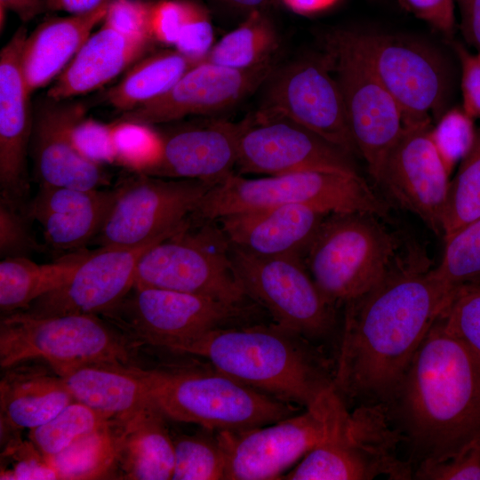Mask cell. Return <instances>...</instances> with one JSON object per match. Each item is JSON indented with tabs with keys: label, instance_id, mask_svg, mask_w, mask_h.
<instances>
[{
	"label": "cell",
	"instance_id": "1",
	"mask_svg": "<svg viewBox=\"0 0 480 480\" xmlns=\"http://www.w3.org/2000/svg\"><path fill=\"white\" fill-rule=\"evenodd\" d=\"M452 292L432 269H392L376 286L346 305L333 370L344 399L394 402L409 367Z\"/></svg>",
	"mask_w": 480,
	"mask_h": 480
},
{
	"label": "cell",
	"instance_id": "2",
	"mask_svg": "<svg viewBox=\"0 0 480 480\" xmlns=\"http://www.w3.org/2000/svg\"><path fill=\"white\" fill-rule=\"evenodd\" d=\"M402 431L420 460L444 459L480 437V354L439 317L394 400Z\"/></svg>",
	"mask_w": 480,
	"mask_h": 480
},
{
	"label": "cell",
	"instance_id": "3",
	"mask_svg": "<svg viewBox=\"0 0 480 480\" xmlns=\"http://www.w3.org/2000/svg\"><path fill=\"white\" fill-rule=\"evenodd\" d=\"M178 352L201 356L232 379L304 409L333 386V373L310 340L275 323L217 328Z\"/></svg>",
	"mask_w": 480,
	"mask_h": 480
},
{
	"label": "cell",
	"instance_id": "4",
	"mask_svg": "<svg viewBox=\"0 0 480 480\" xmlns=\"http://www.w3.org/2000/svg\"><path fill=\"white\" fill-rule=\"evenodd\" d=\"M141 372L149 400L166 419L203 428L236 431L261 427L297 414L301 408L248 387L211 364Z\"/></svg>",
	"mask_w": 480,
	"mask_h": 480
},
{
	"label": "cell",
	"instance_id": "5",
	"mask_svg": "<svg viewBox=\"0 0 480 480\" xmlns=\"http://www.w3.org/2000/svg\"><path fill=\"white\" fill-rule=\"evenodd\" d=\"M286 204L306 205L328 214L384 218L388 213V204L359 173L308 170L261 178L233 173L204 195L189 219L216 220L241 211Z\"/></svg>",
	"mask_w": 480,
	"mask_h": 480
},
{
	"label": "cell",
	"instance_id": "6",
	"mask_svg": "<svg viewBox=\"0 0 480 480\" xmlns=\"http://www.w3.org/2000/svg\"><path fill=\"white\" fill-rule=\"evenodd\" d=\"M403 440L400 428L390 424L386 404L366 403L349 412L339 397L323 440L281 479H411L412 468L397 452Z\"/></svg>",
	"mask_w": 480,
	"mask_h": 480
},
{
	"label": "cell",
	"instance_id": "7",
	"mask_svg": "<svg viewBox=\"0 0 480 480\" xmlns=\"http://www.w3.org/2000/svg\"><path fill=\"white\" fill-rule=\"evenodd\" d=\"M136 346L93 314L35 316L17 311L0 322L2 370L30 359L49 364L60 375L84 364L132 365Z\"/></svg>",
	"mask_w": 480,
	"mask_h": 480
},
{
	"label": "cell",
	"instance_id": "8",
	"mask_svg": "<svg viewBox=\"0 0 480 480\" xmlns=\"http://www.w3.org/2000/svg\"><path fill=\"white\" fill-rule=\"evenodd\" d=\"M368 213H332L322 222L302 260L333 306L364 295L392 270L396 243Z\"/></svg>",
	"mask_w": 480,
	"mask_h": 480
},
{
	"label": "cell",
	"instance_id": "9",
	"mask_svg": "<svg viewBox=\"0 0 480 480\" xmlns=\"http://www.w3.org/2000/svg\"><path fill=\"white\" fill-rule=\"evenodd\" d=\"M356 55L400 107L404 125L431 123L448 108L446 61L431 46L397 35L335 28L327 32Z\"/></svg>",
	"mask_w": 480,
	"mask_h": 480
},
{
	"label": "cell",
	"instance_id": "10",
	"mask_svg": "<svg viewBox=\"0 0 480 480\" xmlns=\"http://www.w3.org/2000/svg\"><path fill=\"white\" fill-rule=\"evenodd\" d=\"M190 221L141 255L136 287L161 288L245 305L248 299L236 272L229 244L215 220Z\"/></svg>",
	"mask_w": 480,
	"mask_h": 480
},
{
	"label": "cell",
	"instance_id": "11",
	"mask_svg": "<svg viewBox=\"0 0 480 480\" xmlns=\"http://www.w3.org/2000/svg\"><path fill=\"white\" fill-rule=\"evenodd\" d=\"M252 307L154 287H136L103 315L137 345L178 352L209 331L248 324Z\"/></svg>",
	"mask_w": 480,
	"mask_h": 480
},
{
	"label": "cell",
	"instance_id": "12",
	"mask_svg": "<svg viewBox=\"0 0 480 480\" xmlns=\"http://www.w3.org/2000/svg\"><path fill=\"white\" fill-rule=\"evenodd\" d=\"M213 186L135 173L120 183L121 192L94 240L100 248H134L162 241L188 223Z\"/></svg>",
	"mask_w": 480,
	"mask_h": 480
},
{
	"label": "cell",
	"instance_id": "13",
	"mask_svg": "<svg viewBox=\"0 0 480 480\" xmlns=\"http://www.w3.org/2000/svg\"><path fill=\"white\" fill-rule=\"evenodd\" d=\"M236 272L248 298L264 308L273 323L311 340L334 324V306L320 292L302 257H260L229 245Z\"/></svg>",
	"mask_w": 480,
	"mask_h": 480
},
{
	"label": "cell",
	"instance_id": "14",
	"mask_svg": "<svg viewBox=\"0 0 480 480\" xmlns=\"http://www.w3.org/2000/svg\"><path fill=\"white\" fill-rule=\"evenodd\" d=\"M337 397L332 386L302 413L261 427L218 431L226 453L225 480L281 479L323 440Z\"/></svg>",
	"mask_w": 480,
	"mask_h": 480
},
{
	"label": "cell",
	"instance_id": "15",
	"mask_svg": "<svg viewBox=\"0 0 480 480\" xmlns=\"http://www.w3.org/2000/svg\"><path fill=\"white\" fill-rule=\"evenodd\" d=\"M238 174L278 175L308 170L359 173L353 156L270 108L239 122Z\"/></svg>",
	"mask_w": 480,
	"mask_h": 480
},
{
	"label": "cell",
	"instance_id": "16",
	"mask_svg": "<svg viewBox=\"0 0 480 480\" xmlns=\"http://www.w3.org/2000/svg\"><path fill=\"white\" fill-rule=\"evenodd\" d=\"M324 46V55L342 93L357 153L374 180L404 130L402 110L368 67L328 33Z\"/></svg>",
	"mask_w": 480,
	"mask_h": 480
},
{
	"label": "cell",
	"instance_id": "17",
	"mask_svg": "<svg viewBox=\"0 0 480 480\" xmlns=\"http://www.w3.org/2000/svg\"><path fill=\"white\" fill-rule=\"evenodd\" d=\"M262 108L276 110L350 155H358L341 91L324 55L275 69Z\"/></svg>",
	"mask_w": 480,
	"mask_h": 480
},
{
	"label": "cell",
	"instance_id": "18",
	"mask_svg": "<svg viewBox=\"0 0 480 480\" xmlns=\"http://www.w3.org/2000/svg\"><path fill=\"white\" fill-rule=\"evenodd\" d=\"M431 123L404 125L374 181L399 206L442 234L450 171L430 135Z\"/></svg>",
	"mask_w": 480,
	"mask_h": 480
},
{
	"label": "cell",
	"instance_id": "19",
	"mask_svg": "<svg viewBox=\"0 0 480 480\" xmlns=\"http://www.w3.org/2000/svg\"><path fill=\"white\" fill-rule=\"evenodd\" d=\"M274 64L273 59L252 68L235 69L204 60L164 94L124 112L117 120L152 125L228 109L266 83L276 69Z\"/></svg>",
	"mask_w": 480,
	"mask_h": 480
},
{
	"label": "cell",
	"instance_id": "20",
	"mask_svg": "<svg viewBox=\"0 0 480 480\" xmlns=\"http://www.w3.org/2000/svg\"><path fill=\"white\" fill-rule=\"evenodd\" d=\"M156 243L90 252L66 284L21 311L35 316L108 313L133 289L139 260Z\"/></svg>",
	"mask_w": 480,
	"mask_h": 480
},
{
	"label": "cell",
	"instance_id": "21",
	"mask_svg": "<svg viewBox=\"0 0 480 480\" xmlns=\"http://www.w3.org/2000/svg\"><path fill=\"white\" fill-rule=\"evenodd\" d=\"M33 112L29 151L39 185L93 189L109 184L103 166L83 157L72 142V129L86 113L82 102L45 96Z\"/></svg>",
	"mask_w": 480,
	"mask_h": 480
},
{
	"label": "cell",
	"instance_id": "22",
	"mask_svg": "<svg viewBox=\"0 0 480 480\" xmlns=\"http://www.w3.org/2000/svg\"><path fill=\"white\" fill-rule=\"evenodd\" d=\"M27 29L19 28L0 52L1 198L20 204L29 191L28 155L34 112L22 69Z\"/></svg>",
	"mask_w": 480,
	"mask_h": 480
},
{
	"label": "cell",
	"instance_id": "23",
	"mask_svg": "<svg viewBox=\"0 0 480 480\" xmlns=\"http://www.w3.org/2000/svg\"><path fill=\"white\" fill-rule=\"evenodd\" d=\"M328 213L301 204L256 208L217 219L230 246L260 257H302Z\"/></svg>",
	"mask_w": 480,
	"mask_h": 480
},
{
	"label": "cell",
	"instance_id": "24",
	"mask_svg": "<svg viewBox=\"0 0 480 480\" xmlns=\"http://www.w3.org/2000/svg\"><path fill=\"white\" fill-rule=\"evenodd\" d=\"M120 192V184L93 189L39 185L24 212L52 248L76 250L96 238Z\"/></svg>",
	"mask_w": 480,
	"mask_h": 480
},
{
	"label": "cell",
	"instance_id": "25",
	"mask_svg": "<svg viewBox=\"0 0 480 480\" xmlns=\"http://www.w3.org/2000/svg\"><path fill=\"white\" fill-rule=\"evenodd\" d=\"M239 132V122L218 120L164 136L163 156L149 175L217 185L236 168Z\"/></svg>",
	"mask_w": 480,
	"mask_h": 480
},
{
	"label": "cell",
	"instance_id": "26",
	"mask_svg": "<svg viewBox=\"0 0 480 480\" xmlns=\"http://www.w3.org/2000/svg\"><path fill=\"white\" fill-rule=\"evenodd\" d=\"M3 372L1 432L35 428L75 401L64 379L42 360L21 361Z\"/></svg>",
	"mask_w": 480,
	"mask_h": 480
},
{
	"label": "cell",
	"instance_id": "27",
	"mask_svg": "<svg viewBox=\"0 0 480 480\" xmlns=\"http://www.w3.org/2000/svg\"><path fill=\"white\" fill-rule=\"evenodd\" d=\"M150 44L102 23L58 76L46 96L62 100L100 88L141 59Z\"/></svg>",
	"mask_w": 480,
	"mask_h": 480
},
{
	"label": "cell",
	"instance_id": "28",
	"mask_svg": "<svg viewBox=\"0 0 480 480\" xmlns=\"http://www.w3.org/2000/svg\"><path fill=\"white\" fill-rule=\"evenodd\" d=\"M111 0L93 11L47 20L25 39L21 69L28 92L48 84L65 69L103 21Z\"/></svg>",
	"mask_w": 480,
	"mask_h": 480
},
{
	"label": "cell",
	"instance_id": "29",
	"mask_svg": "<svg viewBox=\"0 0 480 480\" xmlns=\"http://www.w3.org/2000/svg\"><path fill=\"white\" fill-rule=\"evenodd\" d=\"M118 472L124 479H172L174 447L166 417L150 401L126 419H115Z\"/></svg>",
	"mask_w": 480,
	"mask_h": 480
},
{
	"label": "cell",
	"instance_id": "30",
	"mask_svg": "<svg viewBox=\"0 0 480 480\" xmlns=\"http://www.w3.org/2000/svg\"><path fill=\"white\" fill-rule=\"evenodd\" d=\"M76 401L107 418L126 419L150 402L141 369L92 364L60 375Z\"/></svg>",
	"mask_w": 480,
	"mask_h": 480
},
{
	"label": "cell",
	"instance_id": "31",
	"mask_svg": "<svg viewBox=\"0 0 480 480\" xmlns=\"http://www.w3.org/2000/svg\"><path fill=\"white\" fill-rule=\"evenodd\" d=\"M90 252H76L51 263L28 257H9L0 262V309L4 315L21 311L66 284Z\"/></svg>",
	"mask_w": 480,
	"mask_h": 480
},
{
	"label": "cell",
	"instance_id": "32",
	"mask_svg": "<svg viewBox=\"0 0 480 480\" xmlns=\"http://www.w3.org/2000/svg\"><path fill=\"white\" fill-rule=\"evenodd\" d=\"M195 65L176 49L142 57L107 92L106 99L123 113L132 110L164 94Z\"/></svg>",
	"mask_w": 480,
	"mask_h": 480
},
{
	"label": "cell",
	"instance_id": "33",
	"mask_svg": "<svg viewBox=\"0 0 480 480\" xmlns=\"http://www.w3.org/2000/svg\"><path fill=\"white\" fill-rule=\"evenodd\" d=\"M279 37L268 10L250 13L213 44L205 61L247 69L274 59Z\"/></svg>",
	"mask_w": 480,
	"mask_h": 480
},
{
	"label": "cell",
	"instance_id": "34",
	"mask_svg": "<svg viewBox=\"0 0 480 480\" xmlns=\"http://www.w3.org/2000/svg\"><path fill=\"white\" fill-rule=\"evenodd\" d=\"M60 479L91 480L116 476L118 441L116 420L81 437L48 459Z\"/></svg>",
	"mask_w": 480,
	"mask_h": 480
},
{
	"label": "cell",
	"instance_id": "35",
	"mask_svg": "<svg viewBox=\"0 0 480 480\" xmlns=\"http://www.w3.org/2000/svg\"><path fill=\"white\" fill-rule=\"evenodd\" d=\"M172 480H224L226 453L218 431L204 428L195 435L172 438Z\"/></svg>",
	"mask_w": 480,
	"mask_h": 480
},
{
	"label": "cell",
	"instance_id": "36",
	"mask_svg": "<svg viewBox=\"0 0 480 480\" xmlns=\"http://www.w3.org/2000/svg\"><path fill=\"white\" fill-rule=\"evenodd\" d=\"M111 420L75 400L47 422L29 429L28 437L49 459L81 437L108 425Z\"/></svg>",
	"mask_w": 480,
	"mask_h": 480
},
{
	"label": "cell",
	"instance_id": "37",
	"mask_svg": "<svg viewBox=\"0 0 480 480\" xmlns=\"http://www.w3.org/2000/svg\"><path fill=\"white\" fill-rule=\"evenodd\" d=\"M480 217V129L450 181L442 220L444 238Z\"/></svg>",
	"mask_w": 480,
	"mask_h": 480
},
{
	"label": "cell",
	"instance_id": "38",
	"mask_svg": "<svg viewBox=\"0 0 480 480\" xmlns=\"http://www.w3.org/2000/svg\"><path fill=\"white\" fill-rule=\"evenodd\" d=\"M444 250L434 275L451 292L480 281V217L444 237Z\"/></svg>",
	"mask_w": 480,
	"mask_h": 480
},
{
	"label": "cell",
	"instance_id": "39",
	"mask_svg": "<svg viewBox=\"0 0 480 480\" xmlns=\"http://www.w3.org/2000/svg\"><path fill=\"white\" fill-rule=\"evenodd\" d=\"M116 164L133 173L149 175L164 152V135L151 125L116 120L112 123Z\"/></svg>",
	"mask_w": 480,
	"mask_h": 480
},
{
	"label": "cell",
	"instance_id": "40",
	"mask_svg": "<svg viewBox=\"0 0 480 480\" xmlns=\"http://www.w3.org/2000/svg\"><path fill=\"white\" fill-rule=\"evenodd\" d=\"M474 120L462 107H453L448 108L431 126V139L450 172L475 142L477 130Z\"/></svg>",
	"mask_w": 480,
	"mask_h": 480
},
{
	"label": "cell",
	"instance_id": "41",
	"mask_svg": "<svg viewBox=\"0 0 480 480\" xmlns=\"http://www.w3.org/2000/svg\"><path fill=\"white\" fill-rule=\"evenodd\" d=\"M439 320L448 332L480 354V281L456 288Z\"/></svg>",
	"mask_w": 480,
	"mask_h": 480
},
{
	"label": "cell",
	"instance_id": "42",
	"mask_svg": "<svg viewBox=\"0 0 480 480\" xmlns=\"http://www.w3.org/2000/svg\"><path fill=\"white\" fill-rule=\"evenodd\" d=\"M2 447L0 479H60L48 459L30 440L24 441L16 434Z\"/></svg>",
	"mask_w": 480,
	"mask_h": 480
},
{
	"label": "cell",
	"instance_id": "43",
	"mask_svg": "<svg viewBox=\"0 0 480 480\" xmlns=\"http://www.w3.org/2000/svg\"><path fill=\"white\" fill-rule=\"evenodd\" d=\"M422 480H480V437L442 460H424L413 472Z\"/></svg>",
	"mask_w": 480,
	"mask_h": 480
},
{
	"label": "cell",
	"instance_id": "44",
	"mask_svg": "<svg viewBox=\"0 0 480 480\" xmlns=\"http://www.w3.org/2000/svg\"><path fill=\"white\" fill-rule=\"evenodd\" d=\"M20 204L0 198V256L28 257L43 246L35 238L29 218L20 210Z\"/></svg>",
	"mask_w": 480,
	"mask_h": 480
},
{
	"label": "cell",
	"instance_id": "45",
	"mask_svg": "<svg viewBox=\"0 0 480 480\" xmlns=\"http://www.w3.org/2000/svg\"><path fill=\"white\" fill-rule=\"evenodd\" d=\"M214 32L208 9L196 0H188L185 21L174 44L175 49L198 64L213 46Z\"/></svg>",
	"mask_w": 480,
	"mask_h": 480
},
{
	"label": "cell",
	"instance_id": "46",
	"mask_svg": "<svg viewBox=\"0 0 480 480\" xmlns=\"http://www.w3.org/2000/svg\"><path fill=\"white\" fill-rule=\"evenodd\" d=\"M154 0H111L103 24L132 39L153 42Z\"/></svg>",
	"mask_w": 480,
	"mask_h": 480
},
{
	"label": "cell",
	"instance_id": "47",
	"mask_svg": "<svg viewBox=\"0 0 480 480\" xmlns=\"http://www.w3.org/2000/svg\"><path fill=\"white\" fill-rule=\"evenodd\" d=\"M71 139L77 152L86 160L102 166L116 164L112 123L84 116L74 125Z\"/></svg>",
	"mask_w": 480,
	"mask_h": 480
},
{
	"label": "cell",
	"instance_id": "48",
	"mask_svg": "<svg viewBox=\"0 0 480 480\" xmlns=\"http://www.w3.org/2000/svg\"><path fill=\"white\" fill-rule=\"evenodd\" d=\"M187 8L188 0L156 1L151 24L154 41L174 46L185 21Z\"/></svg>",
	"mask_w": 480,
	"mask_h": 480
},
{
	"label": "cell",
	"instance_id": "49",
	"mask_svg": "<svg viewBox=\"0 0 480 480\" xmlns=\"http://www.w3.org/2000/svg\"><path fill=\"white\" fill-rule=\"evenodd\" d=\"M461 70V107L474 119H480V52H470L459 43L452 44Z\"/></svg>",
	"mask_w": 480,
	"mask_h": 480
},
{
	"label": "cell",
	"instance_id": "50",
	"mask_svg": "<svg viewBox=\"0 0 480 480\" xmlns=\"http://www.w3.org/2000/svg\"><path fill=\"white\" fill-rule=\"evenodd\" d=\"M418 19L452 39L455 29V0H399Z\"/></svg>",
	"mask_w": 480,
	"mask_h": 480
},
{
	"label": "cell",
	"instance_id": "51",
	"mask_svg": "<svg viewBox=\"0 0 480 480\" xmlns=\"http://www.w3.org/2000/svg\"><path fill=\"white\" fill-rule=\"evenodd\" d=\"M461 33L468 44L480 52V0H455Z\"/></svg>",
	"mask_w": 480,
	"mask_h": 480
},
{
	"label": "cell",
	"instance_id": "52",
	"mask_svg": "<svg viewBox=\"0 0 480 480\" xmlns=\"http://www.w3.org/2000/svg\"><path fill=\"white\" fill-rule=\"evenodd\" d=\"M48 10V0H0L1 31L5 24L6 12H13L23 22L30 21Z\"/></svg>",
	"mask_w": 480,
	"mask_h": 480
},
{
	"label": "cell",
	"instance_id": "53",
	"mask_svg": "<svg viewBox=\"0 0 480 480\" xmlns=\"http://www.w3.org/2000/svg\"><path fill=\"white\" fill-rule=\"evenodd\" d=\"M220 10L244 20L259 10H268L273 0H211Z\"/></svg>",
	"mask_w": 480,
	"mask_h": 480
},
{
	"label": "cell",
	"instance_id": "54",
	"mask_svg": "<svg viewBox=\"0 0 480 480\" xmlns=\"http://www.w3.org/2000/svg\"><path fill=\"white\" fill-rule=\"evenodd\" d=\"M108 1L110 0H48V10L80 14L93 11Z\"/></svg>",
	"mask_w": 480,
	"mask_h": 480
},
{
	"label": "cell",
	"instance_id": "55",
	"mask_svg": "<svg viewBox=\"0 0 480 480\" xmlns=\"http://www.w3.org/2000/svg\"><path fill=\"white\" fill-rule=\"evenodd\" d=\"M292 11L308 14L322 11L336 2V0H281Z\"/></svg>",
	"mask_w": 480,
	"mask_h": 480
}]
</instances>
